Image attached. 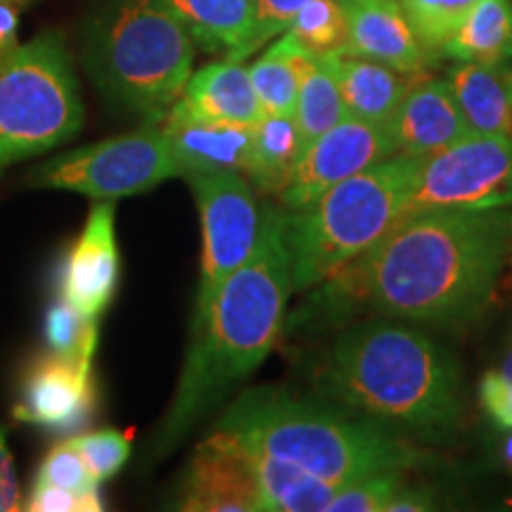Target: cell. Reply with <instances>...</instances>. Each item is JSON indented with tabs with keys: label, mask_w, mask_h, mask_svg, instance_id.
<instances>
[{
	"label": "cell",
	"mask_w": 512,
	"mask_h": 512,
	"mask_svg": "<svg viewBox=\"0 0 512 512\" xmlns=\"http://www.w3.org/2000/svg\"><path fill=\"white\" fill-rule=\"evenodd\" d=\"M510 249L505 209H430L401 219L342 271L384 316L460 325L491 302Z\"/></svg>",
	"instance_id": "obj_1"
},
{
	"label": "cell",
	"mask_w": 512,
	"mask_h": 512,
	"mask_svg": "<svg viewBox=\"0 0 512 512\" xmlns=\"http://www.w3.org/2000/svg\"><path fill=\"white\" fill-rule=\"evenodd\" d=\"M292 292L287 214L264 207L252 256L221 285L207 313L192 323L181 380L152 441V456L176 451L192 427L266 361L283 335Z\"/></svg>",
	"instance_id": "obj_2"
},
{
	"label": "cell",
	"mask_w": 512,
	"mask_h": 512,
	"mask_svg": "<svg viewBox=\"0 0 512 512\" xmlns=\"http://www.w3.org/2000/svg\"><path fill=\"white\" fill-rule=\"evenodd\" d=\"M332 399L413 430H451L463 415L453 358L425 332L370 320L344 332L320 370Z\"/></svg>",
	"instance_id": "obj_3"
},
{
	"label": "cell",
	"mask_w": 512,
	"mask_h": 512,
	"mask_svg": "<svg viewBox=\"0 0 512 512\" xmlns=\"http://www.w3.org/2000/svg\"><path fill=\"white\" fill-rule=\"evenodd\" d=\"M211 437L297 465L335 486L420 463V453L392 432L273 387L242 392Z\"/></svg>",
	"instance_id": "obj_4"
},
{
	"label": "cell",
	"mask_w": 512,
	"mask_h": 512,
	"mask_svg": "<svg viewBox=\"0 0 512 512\" xmlns=\"http://www.w3.org/2000/svg\"><path fill=\"white\" fill-rule=\"evenodd\" d=\"M195 38L164 0H105L83 29V64L110 105L162 124L192 76Z\"/></svg>",
	"instance_id": "obj_5"
},
{
	"label": "cell",
	"mask_w": 512,
	"mask_h": 512,
	"mask_svg": "<svg viewBox=\"0 0 512 512\" xmlns=\"http://www.w3.org/2000/svg\"><path fill=\"white\" fill-rule=\"evenodd\" d=\"M418 162L394 155L287 214L294 292L328 283L406 219Z\"/></svg>",
	"instance_id": "obj_6"
},
{
	"label": "cell",
	"mask_w": 512,
	"mask_h": 512,
	"mask_svg": "<svg viewBox=\"0 0 512 512\" xmlns=\"http://www.w3.org/2000/svg\"><path fill=\"white\" fill-rule=\"evenodd\" d=\"M83 126V100L60 31H46L0 62V174L43 155Z\"/></svg>",
	"instance_id": "obj_7"
},
{
	"label": "cell",
	"mask_w": 512,
	"mask_h": 512,
	"mask_svg": "<svg viewBox=\"0 0 512 512\" xmlns=\"http://www.w3.org/2000/svg\"><path fill=\"white\" fill-rule=\"evenodd\" d=\"M169 178H181L174 152L162 124L76 147L38 164L29 185L50 190H72L93 200H121L157 188Z\"/></svg>",
	"instance_id": "obj_8"
},
{
	"label": "cell",
	"mask_w": 512,
	"mask_h": 512,
	"mask_svg": "<svg viewBox=\"0 0 512 512\" xmlns=\"http://www.w3.org/2000/svg\"><path fill=\"white\" fill-rule=\"evenodd\" d=\"M202 223V268L192 323L207 313L221 285L252 256L261 230V209L252 183L240 171L185 176Z\"/></svg>",
	"instance_id": "obj_9"
},
{
	"label": "cell",
	"mask_w": 512,
	"mask_h": 512,
	"mask_svg": "<svg viewBox=\"0 0 512 512\" xmlns=\"http://www.w3.org/2000/svg\"><path fill=\"white\" fill-rule=\"evenodd\" d=\"M512 204V138L470 136L420 159L406 216L430 209H505Z\"/></svg>",
	"instance_id": "obj_10"
},
{
	"label": "cell",
	"mask_w": 512,
	"mask_h": 512,
	"mask_svg": "<svg viewBox=\"0 0 512 512\" xmlns=\"http://www.w3.org/2000/svg\"><path fill=\"white\" fill-rule=\"evenodd\" d=\"M394 155V140L387 126L370 124L347 114L337 126L304 147L292 181L280 200L285 209L297 211L318 200L332 185L347 181Z\"/></svg>",
	"instance_id": "obj_11"
},
{
	"label": "cell",
	"mask_w": 512,
	"mask_h": 512,
	"mask_svg": "<svg viewBox=\"0 0 512 512\" xmlns=\"http://www.w3.org/2000/svg\"><path fill=\"white\" fill-rule=\"evenodd\" d=\"M95 413L93 361H74L55 351L36 356L22 377L15 420L50 432H74Z\"/></svg>",
	"instance_id": "obj_12"
},
{
	"label": "cell",
	"mask_w": 512,
	"mask_h": 512,
	"mask_svg": "<svg viewBox=\"0 0 512 512\" xmlns=\"http://www.w3.org/2000/svg\"><path fill=\"white\" fill-rule=\"evenodd\" d=\"M119 283V247L114 233V204L91 209L86 226L60 268V297L88 318H100Z\"/></svg>",
	"instance_id": "obj_13"
},
{
	"label": "cell",
	"mask_w": 512,
	"mask_h": 512,
	"mask_svg": "<svg viewBox=\"0 0 512 512\" xmlns=\"http://www.w3.org/2000/svg\"><path fill=\"white\" fill-rule=\"evenodd\" d=\"M190 512H259L264 510L254 472L240 451L207 437L197 446L171 503Z\"/></svg>",
	"instance_id": "obj_14"
},
{
	"label": "cell",
	"mask_w": 512,
	"mask_h": 512,
	"mask_svg": "<svg viewBox=\"0 0 512 512\" xmlns=\"http://www.w3.org/2000/svg\"><path fill=\"white\" fill-rule=\"evenodd\" d=\"M387 128L392 133L396 155L415 159L437 155L472 133L456 95L446 81L439 79L413 83Z\"/></svg>",
	"instance_id": "obj_15"
},
{
	"label": "cell",
	"mask_w": 512,
	"mask_h": 512,
	"mask_svg": "<svg viewBox=\"0 0 512 512\" xmlns=\"http://www.w3.org/2000/svg\"><path fill=\"white\" fill-rule=\"evenodd\" d=\"M349 36L344 53L389 64L396 72L418 74L427 50L415 36L399 0H344Z\"/></svg>",
	"instance_id": "obj_16"
},
{
	"label": "cell",
	"mask_w": 512,
	"mask_h": 512,
	"mask_svg": "<svg viewBox=\"0 0 512 512\" xmlns=\"http://www.w3.org/2000/svg\"><path fill=\"white\" fill-rule=\"evenodd\" d=\"M166 140L174 152L181 178L204 171H240L245 174L252 128L192 117L171 107L162 121Z\"/></svg>",
	"instance_id": "obj_17"
},
{
	"label": "cell",
	"mask_w": 512,
	"mask_h": 512,
	"mask_svg": "<svg viewBox=\"0 0 512 512\" xmlns=\"http://www.w3.org/2000/svg\"><path fill=\"white\" fill-rule=\"evenodd\" d=\"M174 107L192 117L240 126H254L264 117L249 69L242 60L228 55L192 74Z\"/></svg>",
	"instance_id": "obj_18"
},
{
	"label": "cell",
	"mask_w": 512,
	"mask_h": 512,
	"mask_svg": "<svg viewBox=\"0 0 512 512\" xmlns=\"http://www.w3.org/2000/svg\"><path fill=\"white\" fill-rule=\"evenodd\" d=\"M446 83L472 133L512 138V67L460 62Z\"/></svg>",
	"instance_id": "obj_19"
},
{
	"label": "cell",
	"mask_w": 512,
	"mask_h": 512,
	"mask_svg": "<svg viewBox=\"0 0 512 512\" xmlns=\"http://www.w3.org/2000/svg\"><path fill=\"white\" fill-rule=\"evenodd\" d=\"M337 79L351 117L380 126L394 119L413 86L408 74L396 72L389 64L347 53L337 55Z\"/></svg>",
	"instance_id": "obj_20"
},
{
	"label": "cell",
	"mask_w": 512,
	"mask_h": 512,
	"mask_svg": "<svg viewBox=\"0 0 512 512\" xmlns=\"http://www.w3.org/2000/svg\"><path fill=\"white\" fill-rule=\"evenodd\" d=\"M181 19L195 46L207 53H226L245 62V48L252 36V0H164Z\"/></svg>",
	"instance_id": "obj_21"
},
{
	"label": "cell",
	"mask_w": 512,
	"mask_h": 512,
	"mask_svg": "<svg viewBox=\"0 0 512 512\" xmlns=\"http://www.w3.org/2000/svg\"><path fill=\"white\" fill-rule=\"evenodd\" d=\"M304 145L292 114H264L252 128L245 176L266 195H283Z\"/></svg>",
	"instance_id": "obj_22"
},
{
	"label": "cell",
	"mask_w": 512,
	"mask_h": 512,
	"mask_svg": "<svg viewBox=\"0 0 512 512\" xmlns=\"http://www.w3.org/2000/svg\"><path fill=\"white\" fill-rule=\"evenodd\" d=\"M211 437V434H209ZM226 444V441H223ZM230 446V444H228ZM235 448V446H233ZM242 453L252 467L256 486H259L264 510L271 512H328L332 496L337 494L339 486L325 482V479L313 477L302 467L280 463L261 453L235 448Z\"/></svg>",
	"instance_id": "obj_23"
},
{
	"label": "cell",
	"mask_w": 512,
	"mask_h": 512,
	"mask_svg": "<svg viewBox=\"0 0 512 512\" xmlns=\"http://www.w3.org/2000/svg\"><path fill=\"white\" fill-rule=\"evenodd\" d=\"M441 53L458 62L501 64L512 60L510 0H477Z\"/></svg>",
	"instance_id": "obj_24"
},
{
	"label": "cell",
	"mask_w": 512,
	"mask_h": 512,
	"mask_svg": "<svg viewBox=\"0 0 512 512\" xmlns=\"http://www.w3.org/2000/svg\"><path fill=\"white\" fill-rule=\"evenodd\" d=\"M309 50L294 41L290 31H283L278 41L249 67L254 93L264 114H292L297 107L299 83L311 60Z\"/></svg>",
	"instance_id": "obj_25"
},
{
	"label": "cell",
	"mask_w": 512,
	"mask_h": 512,
	"mask_svg": "<svg viewBox=\"0 0 512 512\" xmlns=\"http://www.w3.org/2000/svg\"><path fill=\"white\" fill-rule=\"evenodd\" d=\"M337 55H311L304 69L294 107V121L304 147L349 114L337 79Z\"/></svg>",
	"instance_id": "obj_26"
},
{
	"label": "cell",
	"mask_w": 512,
	"mask_h": 512,
	"mask_svg": "<svg viewBox=\"0 0 512 512\" xmlns=\"http://www.w3.org/2000/svg\"><path fill=\"white\" fill-rule=\"evenodd\" d=\"M287 31L313 55L344 53L349 36L344 0H311L294 15Z\"/></svg>",
	"instance_id": "obj_27"
},
{
	"label": "cell",
	"mask_w": 512,
	"mask_h": 512,
	"mask_svg": "<svg viewBox=\"0 0 512 512\" xmlns=\"http://www.w3.org/2000/svg\"><path fill=\"white\" fill-rule=\"evenodd\" d=\"M48 349L74 361H93L98 347V318L83 316L60 297L46 313Z\"/></svg>",
	"instance_id": "obj_28"
},
{
	"label": "cell",
	"mask_w": 512,
	"mask_h": 512,
	"mask_svg": "<svg viewBox=\"0 0 512 512\" xmlns=\"http://www.w3.org/2000/svg\"><path fill=\"white\" fill-rule=\"evenodd\" d=\"M477 0H399L425 50H441Z\"/></svg>",
	"instance_id": "obj_29"
},
{
	"label": "cell",
	"mask_w": 512,
	"mask_h": 512,
	"mask_svg": "<svg viewBox=\"0 0 512 512\" xmlns=\"http://www.w3.org/2000/svg\"><path fill=\"white\" fill-rule=\"evenodd\" d=\"M131 439L133 432L100 430L79 434V437H72L69 441H72L76 453L81 456L88 475H91L98 484H102L117 475L121 467L128 463V456H131Z\"/></svg>",
	"instance_id": "obj_30"
},
{
	"label": "cell",
	"mask_w": 512,
	"mask_h": 512,
	"mask_svg": "<svg viewBox=\"0 0 512 512\" xmlns=\"http://www.w3.org/2000/svg\"><path fill=\"white\" fill-rule=\"evenodd\" d=\"M403 484V472L389 470L339 486L328 512H387L396 491Z\"/></svg>",
	"instance_id": "obj_31"
},
{
	"label": "cell",
	"mask_w": 512,
	"mask_h": 512,
	"mask_svg": "<svg viewBox=\"0 0 512 512\" xmlns=\"http://www.w3.org/2000/svg\"><path fill=\"white\" fill-rule=\"evenodd\" d=\"M34 484H53L83 496L98 494L100 489V484L88 475L86 465H83L81 456L76 453L69 439L50 448L48 456L43 458L41 467H38Z\"/></svg>",
	"instance_id": "obj_32"
},
{
	"label": "cell",
	"mask_w": 512,
	"mask_h": 512,
	"mask_svg": "<svg viewBox=\"0 0 512 512\" xmlns=\"http://www.w3.org/2000/svg\"><path fill=\"white\" fill-rule=\"evenodd\" d=\"M306 3H311V0H252L254 27L245 48V57L252 55L254 50H259L264 43L271 41V38L287 31L294 15H297Z\"/></svg>",
	"instance_id": "obj_33"
},
{
	"label": "cell",
	"mask_w": 512,
	"mask_h": 512,
	"mask_svg": "<svg viewBox=\"0 0 512 512\" xmlns=\"http://www.w3.org/2000/svg\"><path fill=\"white\" fill-rule=\"evenodd\" d=\"M22 508L31 512H98L102 501L100 494L83 496L53 484H34Z\"/></svg>",
	"instance_id": "obj_34"
},
{
	"label": "cell",
	"mask_w": 512,
	"mask_h": 512,
	"mask_svg": "<svg viewBox=\"0 0 512 512\" xmlns=\"http://www.w3.org/2000/svg\"><path fill=\"white\" fill-rule=\"evenodd\" d=\"M479 401L498 430H512V380L489 370L479 382Z\"/></svg>",
	"instance_id": "obj_35"
},
{
	"label": "cell",
	"mask_w": 512,
	"mask_h": 512,
	"mask_svg": "<svg viewBox=\"0 0 512 512\" xmlns=\"http://www.w3.org/2000/svg\"><path fill=\"white\" fill-rule=\"evenodd\" d=\"M19 484L15 475V460L8 448V430L0 425V512L19 510Z\"/></svg>",
	"instance_id": "obj_36"
},
{
	"label": "cell",
	"mask_w": 512,
	"mask_h": 512,
	"mask_svg": "<svg viewBox=\"0 0 512 512\" xmlns=\"http://www.w3.org/2000/svg\"><path fill=\"white\" fill-rule=\"evenodd\" d=\"M27 5L24 0H0V62L8 60L19 48V17Z\"/></svg>",
	"instance_id": "obj_37"
},
{
	"label": "cell",
	"mask_w": 512,
	"mask_h": 512,
	"mask_svg": "<svg viewBox=\"0 0 512 512\" xmlns=\"http://www.w3.org/2000/svg\"><path fill=\"white\" fill-rule=\"evenodd\" d=\"M434 508H437V505H434V498L430 494L401 484V489L394 494L392 503L387 505V512H425Z\"/></svg>",
	"instance_id": "obj_38"
},
{
	"label": "cell",
	"mask_w": 512,
	"mask_h": 512,
	"mask_svg": "<svg viewBox=\"0 0 512 512\" xmlns=\"http://www.w3.org/2000/svg\"><path fill=\"white\" fill-rule=\"evenodd\" d=\"M498 458L508 470H512V430H505V437L498 446Z\"/></svg>",
	"instance_id": "obj_39"
},
{
	"label": "cell",
	"mask_w": 512,
	"mask_h": 512,
	"mask_svg": "<svg viewBox=\"0 0 512 512\" xmlns=\"http://www.w3.org/2000/svg\"><path fill=\"white\" fill-rule=\"evenodd\" d=\"M498 373H501L503 377H508V380H512V344L508 347V351H505L503 363H501V368H498Z\"/></svg>",
	"instance_id": "obj_40"
},
{
	"label": "cell",
	"mask_w": 512,
	"mask_h": 512,
	"mask_svg": "<svg viewBox=\"0 0 512 512\" xmlns=\"http://www.w3.org/2000/svg\"><path fill=\"white\" fill-rule=\"evenodd\" d=\"M505 503H508V508H512V498H508V501H505Z\"/></svg>",
	"instance_id": "obj_41"
},
{
	"label": "cell",
	"mask_w": 512,
	"mask_h": 512,
	"mask_svg": "<svg viewBox=\"0 0 512 512\" xmlns=\"http://www.w3.org/2000/svg\"><path fill=\"white\" fill-rule=\"evenodd\" d=\"M24 3H31V0H24Z\"/></svg>",
	"instance_id": "obj_42"
},
{
	"label": "cell",
	"mask_w": 512,
	"mask_h": 512,
	"mask_svg": "<svg viewBox=\"0 0 512 512\" xmlns=\"http://www.w3.org/2000/svg\"><path fill=\"white\" fill-rule=\"evenodd\" d=\"M510 5H512V0H510Z\"/></svg>",
	"instance_id": "obj_43"
}]
</instances>
